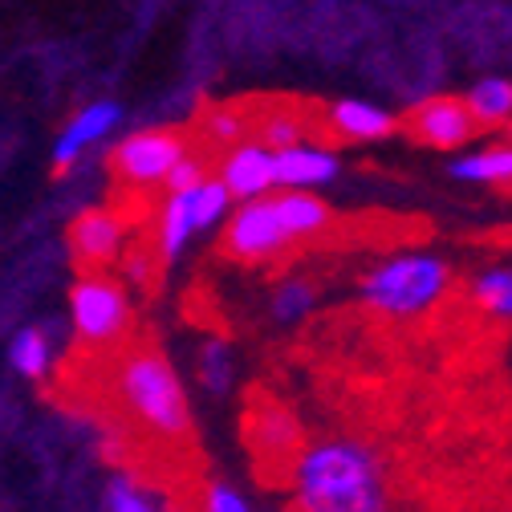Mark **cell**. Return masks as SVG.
<instances>
[{
	"label": "cell",
	"instance_id": "6da1fadb",
	"mask_svg": "<svg viewBox=\"0 0 512 512\" xmlns=\"http://www.w3.org/2000/svg\"><path fill=\"white\" fill-rule=\"evenodd\" d=\"M297 512H382V472L362 443L330 439L297 456Z\"/></svg>",
	"mask_w": 512,
	"mask_h": 512
},
{
	"label": "cell",
	"instance_id": "7a4b0ae2",
	"mask_svg": "<svg viewBox=\"0 0 512 512\" xmlns=\"http://www.w3.org/2000/svg\"><path fill=\"white\" fill-rule=\"evenodd\" d=\"M114 391H118L122 407L131 411V419L143 423L147 431H155L159 439H187V431H191L187 391H183L175 366L155 346H139L131 354H122L118 374H114Z\"/></svg>",
	"mask_w": 512,
	"mask_h": 512
},
{
	"label": "cell",
	"instance_id": "3957f363",
	"mask_svg": "<svg viewBox=\"0 0 512 512\" xmlns=\"http://www.w3.org/2000/svg\"><path fill=\"white\" fill-rule=\"evenodd\" d=\"M447 293V265L439 256H395V261L378 265L366 281H362V297L366 305H374L378 313L391 317H411L431 309L439 297Z\"/></svg>",
	"mask_w": 512,
	"mask_h": 512
},
{
	"label": "cell",
	"instance_id": "277c9868",
	"mask_svg": "<svg viewBox=\"0 0 512 512\" xmlns=\"http://www.w3.org/2000/svg\"><path fill=\"white\" fill-rule=\"evenodd\" d=\"M70 313H74V330L86 346H110L114 338H122L126 326H131V301H126V289L106 273H86L74 285Z\"/></svg>",
	"mask_w": 512,
	"mask_h": 512
},
{
	"label": "cell",
	"instance_id": "5b68a950",
	"mask_svg": "<svg viewBox=\"0 0 512 512\" xmlns=\"http://www.w3.org/2000/svg\"><path fill=\"white\" fill-rule=\"evenodd\" d=\"M285 244H293L289 228H285V216L277 208V196H256V200H244L224 232V252L232 261H269L277 256Z\"/></svg>",
	"mask_w": 512,
	"mask_h": 512
},
{
	"label": "cell",
	"instance_id": "8992f818",
	"mask_svg": "<svg viewBox=\"0 0 512 512\" xmlns=\"http://www.w3.org/2000/svg\"><path fill=\"white\" fill-rule=\"evenodd\" d=\"M183 143L171 131H139L131 139H122L114 151V171L131 183V187H151L167 183L171 167L183 159Z\"/></svg>",
	"mask_w": 512,
	"mask_h": 512
},
{
	"label": "cell",
	"instance_id": "52a82bcc",
	"mask_svg": "<svg viewBox=\"0 0 512 512\" xmlns=\"http://www.w3.org/2000/svg\"><path fill=\"white\" fill-rule=\"evenodd\" d=\"M480 122L468 106V98H452V94H439L415 106L411 114V135L435 151H460L476 139Z\"/></svg>",
	"mask_w": 512,
	"mask_h": 512
},
{
	"label": "cell",
	"instance_id": "ba28073f",
	"mask_svg": "<svg viewBox=\"0 0 512 512\" xmlns=\"http://www.w3.org/2000/svg\"><path fill=\"white\" fill-rule=\"evenodd\" d=\"M220 179L228 183V191L236 200H256V196H269L277 183V147H269L265 139L261 143H240L228 151L224 167H220Z\"/></svg>",
	"mask_w": 512,
	"mask_h": 512
},
{
	"label": "cell",
	"instance_id": "9c48e42d",
	"mask_svg": "<svg viewBox=\"0 0 512 512\" xmlns=\"http://www.w3.org/2000/svg\"><path fill=\"white\" fill-rule=\"evenodd\" d=\"M70 244H74V256L82 265H110L122 252V220L106 208L82 212L70 228Z\"/></svg>",
	"mask_w": 512,
	"mask_h": 512
},
{
	"label": "cell",
	"instance_id": "30bf717a",
	"mask_svg": "<svg viewBox=\"0 0 512 512\" xmlns=\"http://www.w3.org/2000/svg\"><path fill=\"white\" fill-rule=\"evenodd\" d=\"M338 175V155L326 147H313V143H289L277 151V183L281 187H322Z\"/></svg>",
	"mask_w": 512,
	"mask_h": 512
},
{
	"label": "cell",
	"instance_id": "8fae6325",
	"mask_svg": "<svg viewBox=\"0 0 512 512\" xmlns=\"http://www.w3.org/2000/svg\"><path fill=\"white\" fill-rule=\"evenodd\" d=\"M122 118V106L118 102H94V106H86L66 131H61V139H57V147H53V163L57 167H70L86 147H94L102 135H110L114 131V122Z\"/></svg>",
	"mask_w": 512,
	"mask_h": 512
},
{
	"label": "cell",
	"instance_id": "7c38bea8",
	"mask_svg": "<svg viewBox=\"0 0 512 512\" xmlns=\"http://www.w3.org/2000/svg\"><path fill=\"white\" fill-rule=\"evenodd\" d=\"M330 126L342 135V139H354V143H378V139H387L395 131V114L391 110H382L374 102H334L330 110Z\"/></svg>",
	"mask_w": 512,
	"mask_h": 512
},
{
	"label": "cell",
	"instance_id": "4fadbf2b",
	"mask_svg": "<svg viewBox=\"0 0 512 512\" xmlns=\"http://www.w3.org/2000/svg\"><path fill=\"white\" fill-rule=\"evenodd\" d=\"M200 232L196 220V187L187 191H171V200L159 212V256L163 261H175V256L187 248V240Z\"/></svg>",
	"mask_w": 512,
	"mask_h": 512
},
{
	"label": "cell",
	"instance_id": "5bb4252c",
	"mask_svg": "<svg viewBox=\"0 0 512 512\" xmlns=\"http://www.w3.org/2000/svg\"><path fill=\"white\" fill-rule=\"evenodd\" d=\"M252 447L261 456H297V447H301V423L285 407H261V411H252Z\"/></svg>",
	"mask_w": 512,
	"mask_h": 512
},
{
	"label": "cell",
	"instance_id": "9a60e30c",
	"mask_svg": "<svg viewBox=\"0 0 512 512\" xmlns=\"http://www.w3.org/2000/svg\"><path fill=\"white\" fill-rule=\"evenodd\" d=\"M277 208H281L285 228H289L293 240H309V236H317V232H326L330 220H334L330 208L317 200L313 191H297V187L281 191V196H277Z\"/></svg>",
	"mask_w": 512,
	"mask_h": 512
},
{
	"label": "cell",
	"instance_id": "2e32d148",
	"mask_svg": "<svg viewBox=\"0 0 512 512\" xmlns=\"http://www.w3.org/2000/svg\"><path fill=\"white\" fill-rule=\"evenodd\" d=\"M452 175L464 183H504L512 187V143H488L452 163Z\"/></svg>",
	"mask_w": 512,
	"mask_h": 512
},
{
	"label": "cell",
	"instance_id": "e0dca14e",
	"mask_svg": "<svg viewBox=\"0 0 512 512\" xmlns=\"http://www.w3.org/2000/svg\"><path fill=\"white\" fill-rule=\"evenodd\" d=\"M468 106L476 114L480 126H500L512 118V82L504 78H480L468 90Z\"/></svg>",
	"mask_w": 512,
	"mask_h": 512
},
{
	"label": "cell",
	"instance_id": "ac0fdd59",
	"mask_svg": "<svg viewBox=\"0 0 512 512\" xmlns=\"http://www.w3.org/2000/svg\"><path fill=\"white\" fill-rule=\"evenodd\" d=\"M476 301L484 313L492 317H504V322H512V269H488L476 277L472 285Z\"/></svg>",
	"mask_w": 512,
	"mask_h": 512
},
{
	"label": "cell",
	"instance_id": "d6986e66",
	"mask_svg": "<svg viewBox=\"0 0 512 512\" xmlns=\"http://www.w3.org/2000/svg\"><path fill=\"white\" fill-rule=\"evenodd\" d=\"M9 358L25 378H45V370H49V338L41 330H21L13 338V346H9Z\"/></svg>",
	"mask_w": 512,
	"mask_h": 512
},
{
	"label": "cell",
	"instance_id": "ffe728a7",
	"mask_svg": "<svg viewBox=\"0 0 512 512\" xmlns=\"http://www.w3.org/2000/svg\"><path fill=\"white\" fill-rule=\"evenodd\" d=\"M106 508H110V512H159L155 500H151L135 480H126V476L110 480V488H106Z\"/></svg>",
	"mask_w": 512,
	"mask_h": 512
},
{
	"label": "cell",
	"instance_id": "44dd1931",
	"mask_svg": "<svg viewBox=\"0 0 512 512\" xmlns=\"http://www.w3.org/2000/svg\"><path fill=\"white\" fill-rule=\"evenodd\" d=\"M313 305V289L305 281H289L281 285V293L273 297V313L281 317V322H297V317H305Z\"/></svg>",
	"mask_w": 512,
	"mask_h": 512
},
{
	"label": "cell",
	"instance_id": "7402d4cb",
	"mask_svg": "<svg viewBox=\"0 0 512 512\" xmlns=\"http://www.w3.org/2000/svg\"><path fill=\"white\" fill-rule=\"evenodd\" d=\"M204 512H252V508H248L244 496L232 492L228 484H212V488L204 492Z\"/></svg>",
	"mask_w": 512,
	"mask_h": 512
},
{
	"label": "cell",
	"instance_id": "603a6c76",
	"mask_svg": "<svg viewBox=\"0 0 512 512\" xmlns=\"http://www.w3.org/2000/svg\"><path fill=\"white\" fill-rule=\"evenodd\" d=\"M208 175H204V167L191 159V155H183L175 167H171V175H167V187L171 191H187V187H200Z\"/></svg>",
	"mask_w": 512,
	"mask_h": 512
},
{
	"label": "cell",
	"instance_id": "cb8c5ba5",
	"mask_svg": "<svg viewBox=\"0 0 512 512\" xmlns=\"http://www.w3.org/2000/svg\"><path fill=\"white\" fill-rule=\"evenodd\" d=\"M265 143L269 147H289V143H301V122L297 118H273L265 122Z\"/></svg>",
	"mask_w": 512,
	"mask_h": 512
},
{
	"label": "cell",
	"instance_id": "d4e9b609",
	"mask_svg": "<svg viewBox=\"0 0 512 512\" xmlns=\"http://www.w3.org/2000/svg\"><path fill=\"white\" fill-rule=\"evenodd\" d=\"M204 374H208V387H224V382H228V358H224V350L220 346H212L208 350V366H204Z\"/></svg>",
	"mask_w": 512,
	"mask_h": 512
}]
</instances>
